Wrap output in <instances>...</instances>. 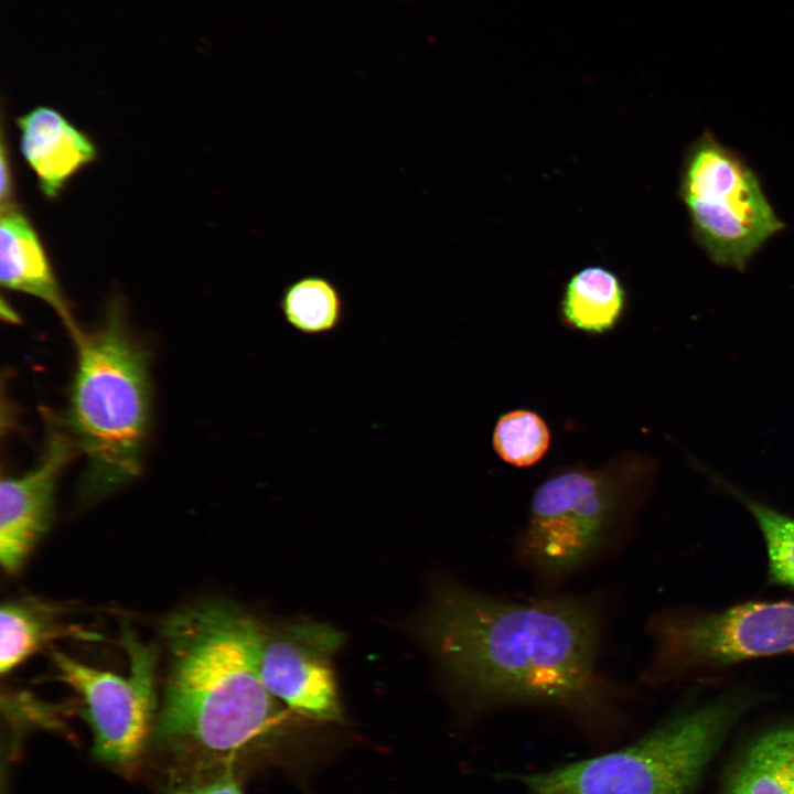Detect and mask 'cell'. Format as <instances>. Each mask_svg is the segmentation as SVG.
<instances>
[{
  "label": "cell",
  "instance_id": "20",
  "mask_svg": "<svg viewBox=\"0 0 794 794\" xmlns=\"http://www.w3.org/2000/svg\"><path fill=\"white\" fill-rule=\"evenodd\" d=\"M1 190H0V196H1V210L8 208L12 205H15L13 202V184H12V174H11V167L10 162L8 160L7 151L4 148V140L2 139V146H1Z\"/></svg>",
  "mask_w": 794,
  "mask_h": 794
},
{
  "label": "cell",
  "instance_id": "16",
  "mask_svg": "<svg viewBox=\"0 0 794 794\" xmlns=\"http://www.w3.org/2000/svg\"><path fill=\"white\" fill-rule=\"evenodd\" d=\"M694 464L752 515L766 547L769 582L794 588V518L748 495L699 460L695 459Z\"/></svg>",
  "mask_w": 794,
  "mask_h": 794
},
{
  "label": "cell",
  "instance_id": "2",
  "mask_svg": "<svg viewBox=\"0 0 794 794\" xmlns=\"http://www.w3.org/2000/svg\"><path fill=\"white\" fill-rule=\"evenodd\" d=\"M259 623L221 600L195 602L163 621L158 739L229 760L273 729L283 709L259 674Z\"/></svg>",
  "mask_w": 794,
  "mask_h": 794
},
{
  "label": "cell",
  "instance_id": "1",
  "mask_svg": "<svg viewBox=\"0 0 794 794\" xmlns=\"http://www.w3.org/2000/svg\"><path fill=\"white\" fill-rule=\"evenodd\" d=\"M601 620L590 598L516 601L447 582L433 594L421 635L452 688L478 705L588 712L612 691L597 668Z\"/></svg>",
  "mask_w": 794,
  "mask_h": 794
},
{
  "label": "cell",
  "instance_id": "13",
  "mask_svg": "<svg viewBox=\"0 0 794 794\" xmlns=\"http://www.w3.org/2000/svg\"><path fill=\"white\" fill-rule=\"evenodd\" d=\"M720 794H794V727L774 729L753 741Z\"/></svg>",
  "mask_w": 794,
  "mask_h": 794
},
{
  "label": "cell",
  "instance_id": "10",
  "mask_svg": "<svg viewBox=\"0 0 794 794\" xmlns=\"http://www.w3.org/2000/svg\"><path fill=\"white\" fill-rule=\"evenodd\" d=\"M67 430L50 425L42 457L36 465L0 484V562L8 575L17 573L47 530L60 473L76 454Z\"/></svg>",
  "mask_w": 794,
  "mask_h": 794
},
{
  "label": "cell",
  "instance_id": "7",
  "mask_svg": "<svg viewBox=\"0 0 794 794\" xmlns=\"http://www.w3.org/2000/svg\"><path fill=\"white\" fill-rule=\"evenodd\" d=\"M620 494L605 476L569 470L534 493L516 556L538 580L557 583L586 565L608 541Z\"/></svg>",
  "mask_w": 794,
  "mask_h": 794
},
{
  "label": "cell",
  "instance_id": "17",
  "mask_svg": "<svg viewBox=\"0 0 794 794\" xmlns=\"http://www.w3.org/2000/svg\"><path fill=\"white\" fill-rule=\"evenodd\" d=\"M279 308L286 322L307 335L335 330L343 316L340 290L320 275L302 276L287 285L281 292Z\"/></svg>",
  "mask_w": 794,
  "mask_h": 794
},
{
  "label": "cell",
  "instance_id": "8",
  "mask_svg": "<svg viewBox=\"0 0 794 794\" xmlns=\"http://www.w3.org/2000/svg\"><path fill=\"white\" fill-rule=\"evenodd\" d=\"M129 673L121 676L94 668L58 652L52 662L58 680L82 698L98 758L117 766L130 764L141 751L155 708L158 652L125 631Z\"/></svg>",
  "mask_w": 794,
  "mask_h": 794
},
{
  "label": "cell",
  "instance_id": "3",
  "mask_svg": "<svg viewBox=\"0 0 794 794\" xmlns=\"http://www.w3.org/2000/svg\"><path fill=\"white\" fill-rule=\"evenodd\" d=\"M77 363L63 426L85 458L82 503H95L132 481L150 418L148 352L116 301L90 333L73 335Z\"/></svg>",
  "mask_w": 794,
  "mask_h": 794
},
{
  "label": "cell",
  "instance_id": "18",
  "mask_svg": "<svg viewBox=\"0 0 794 794\" xmlns=\"http://www.w3.org/2000/svg\"><path fill=\"white\" fill-rule=\"evenodd\" d=\"M550 434L546 422L530 410H513L497 420L493 432L496 453L515 466H529L546 453Z\"/></svg>",
  "mask_w": 794,
  "mask_h": 794
},
{
  "label": "cell",
  "instance_id": "9",
  "mask_svg": "<svg viewBox=\"0 0 794 794\" xmlns=\"http://www.w3.org/2000/svg\"><path fill=\"white\" fill-rule=\"evenodd\" d=\"M341 642L342 634L322 623H259L257 663L267 690L297 715L340 720L332 657Z\"/></svg>",
  "mask_w": 794,
  "mask_h": 794
},
{
  "label": "cell",
  "instance_id": "4",
  "mask_svg": "<svg viewBox=\"0 0 794 794\" xmlns=\"http://www.w3.org/2000/svg\"><path fill=\"white\" fill-rule=\"evenodd\" d=\"M751 696L678 713L631 745L518 780L528 794H690Z\"/></svg>",
  "mask_w": 794,
  "mask_h": 794
},
{
  "label": "cell",
  "instance_id": "5",
  "mask_svg": "<svg viewBox=\"0 0 794 794\" xmlns=\"http://www.w3.org/2000/svg\"><path fill=\"white\" fill-rule=\"evenodd\" d=\"M646 630L653 654L642 679L668 683L794 654V601H749L715 612L663 611Z\"/></svg>",
  "mask_w": 794,
  "mask_h": 794
},
{
  "label": "cell",
  "instance_id": "11",
  "mask_svg": "<svg viewBox=\"0 0 794 794\" xmlns=\"http://www.w3.org/2000/svg\"><path fill=\"white\" fill-rule=\"evenodd\" d=\"M23 158L39 187L55 198L67 181L96 159L94 142L57 110L40 106L17 119Z\"/></svg>",
  "mask_w": 794,
  "mask_h": 794
},
{
  "label": "cell",
  "instance_id": "6",
  "mask_svg": "<svg viewBox=\"0 0 794 794\" xmlns=\"http://www.w3.org/2000/svg\"><path fill=\"white\" fill-rule=\"evenodd\" d=\"M679 194L694 238L721 267L744 270L785 227L754 171L709 131L686 153Z\"/></svg>",
  "mask_w": 794,
  "mask_h": 794
},
{
  "label": "cell",
  "instance_id": "15",
  "mask_svg": "<svg viewBox=\"0 0 794 794\" xmlns=\"http://www.w3.org/2000/svg\"><path fill=\"white\" fill-rule=\"evenodd\" d=\"M625 290L611 270L591 266L573 275L561 300L566 322L584 332L613 329L625 308Z\"/></svg>",
  "mask_w": 794,
  "mask_h": 794
},
{
  "label": "cell",
  "instance_id": "12",
  "mask_svg": "<svg viewBox=\"0 0 794 794\" xmlns=\"http://www.w3.org/2000/svg\"><path fill=\"white\" fill-rule=\"evenodd\" d=\"M0 280L2 287L9 290L45 301L61 316L72 335L79 330L36 230L17 205L1 210Z\"/></svg>",
  "mask_w": 794,
  "mask_h": 794
},
{
  "label": "cell",
  "instance_id": "14",
  "mask_svg": "<svg viewBox=\"0 0 794 794\" xmlns=\"http://www.w3.org/2000/svg\"><path fill=\"white\" fill-rule=\"evenodd\" d=\"M92 639L60 621L56 610L35 599L7 601L0 611V673L9 674L56 637Z\"/></svg>",
  "mask_w": 794,
  "mask_h": 794
},
{
  "label": "cell",
  "instance_id": "19",
  "mask_svg": "<svg viewBox=\"0 0 794 794\" xmlns=\"http://www.w3.org/2000/svg\"><path fill=\"white\" fill-rule=\"evenodd\" d=\"M167 794H243L230 761L172 785Z\"/></svg>",
  "mask_w": 794,
  "mask_h": 794
}]
</instances>
